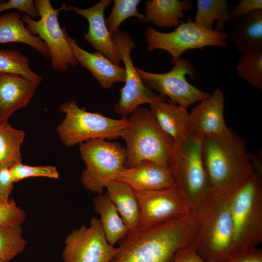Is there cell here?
Instances as JSON below:
<instances>
[{
  "instance_id": "3957f363",
  "label": "cell",
  "mask_w": 262,
  "mask_h": 262,
  "mask_svg": "<svg viewBox=\"0 0 262 262\" xmlns=\"http://www.w3.org/2000/svg\"><path fill=\"white\" fill-rule=\"evenodd\" d=\"M233 193L210 189L195 211L197 231L195 246L207 262H219L235 251L230 203Z\"/></svg>"
},
{
  "instance_id": "9c48e42d",
  "label": "cell",
  "mask_w": 262,
  "mask_h": 262,
  "mask_svg": "<svg viewBox=\"0 0 262 262\" xmlns=\"http://www.w3.org/2000/svg\"><path fill=\"white\" fill-rule=\"evenodd\" d=\"M228 34L226 32L209 30L196 23L188 16L172 32L162 33L151 26H147L145 38L148 52L160 49L167 51L172 56V64L181 58L189 49H202L205 47L225 48L228 45Z\"/></svg>"
},
{
  "instance_id": "ac0fdd59",
  "label": "cell",
  "mask_w": 262,
  "mask_h": 262,
  "mask_svg": "<svg viewBox=\"0 0 262 262\" xmlns=\"http://www.w3.org/2000/svg\"><path fill=\"white\" fill-rule=\"evenodd\" d=\"M64 32L78 63L89 71L103 88L109 89L116 82L125 81L124 67L114 64L99 52L86 51L69 36L65 27Z\"/></svg>"
},
{
  "instance_id": "5b68a950",
  "label": "cell",
  "mask_w": 262,
  "mask_h": 262,
  "mask_svg": "<svg viewBox=\"0 0 262 262\" xmlns=\"http://www.w3.org/2000/svg\"><path fill=\"white\" fill-rule=\"evenodd\" d=\"M203 140L189 134L175 143L169 168L176 188L193 211L199 207L211 189L202 158Z\"/></svg>"
},
{
  "instance_id": "7a4b0ae2",
  "label": "cell",
  "mask_w": 262,
  "mask_h": 262,
  "mask_svg": "<svg viewBox=\"0 0 262 262\" xmlns=\"http://www.w3.org/2000/svg\"><path fill=\"white\" fill-rule=\"evenodd\" d=\"M202 158L210 189L233 193L251 178L256 170L244 144L228 128L204 138Z\"/></svg>"
},
{
  "instance_id": "8992f818",
  "label": "cell",
  "mask_w": 262,
  "mask_h": 262,
  "mask_svg": "<svg viewBox=\"0 0 262 262\" xmlns=\"http://www.w3.org/2000/svg\"><path fill=\"white\" fill-rule=\"evenodd\" d=\"M232 195L230 210L235 251L257 247L262 242V170Z\"/></svg>"
},
{
  "instance_id": "6da1fadb",
  "label": "cell",
  "mask_w": 262,
  "mask_h": 262,
  "mask_svg": "<svg viewBox=\"0 0 262 262\" xmlns=\"http://www.w3.org/2000/svg\"><path fill=\"white\" fill-rule=\"evenodd\" d=\"M196 231V212L192 210L160 225L140 227L119 241L118 251L110 262H172L194 244Z\"/></svg>"
},
{
  "instance_id": "836d02e7",
  "label": "cell",
  "mask_w": 262,
  "mask_h": 262,
  "mask_svg": "<svg viewBox=\"0 0 262 262\" xmlns=\"http://www.w3.org/2000/svg\"><path fill=\"white\" fill-rule=\"evenodd\" d=\"M11 9H17L20 13L24 12L32 18L39 16L33 0H9L6 2L2 0L0 3V14Z\"/></svg>"
},
{
  "instance_id": "1f68e13d",
  "label": "cell",
  "mask_w": 262,
  "mask_h": 262,
  "mask_svg": "<svg viewBox=\"0 0 262 262\" xmlns=\"http://www.w3.org/2000/svg\"><path fill=\"white\" fill-rule=\"evenodd\" d=\"M14 182L30 177H44L57 179L59 173L54 166H31L22 163L16 164L10 167Z\"/></svg>"
},
{
  "instance_id": "9a60e30c",
  "label": "cell",
  "mask_w": 262,
  "mask_h": 262,
  "mask_svg": "<svg viewBox=\"0 0 262 262\" xmlns=\"http://www.w3.org/2000/svg\"><path fill=\"white\" fill-rule=\"evenodd\" d=\"M111 0H101L91 7L81 9L71 6L66 10H72L85 17L89 23L88 30L83 35L85 40L114 64L119 65L122 61L120 50L105 23L104 11L110 5Z\"/></svg>"
},
{
  "instance_id": "2e32d148",
  "label": "cell",
  "mask_w": 262,
  "mask_h": 262,
  "mask_svg": "<svg viewBox=\"0 0 262 262\" xmlns=\"http://www.w3.org/2000/svg\"><path fill=\"white\" fill-rule=\"evenodd\" d=\"M225 100L223 92L217 88L208 98L193 108L189 113V134L204 139L226 130Z\"/></svg>"
},
{
  "instance_id": "f546056e",
  "label": "cell",
  "mask_w": 262,
  "mask_h": 262,
  "mask_svg": "<svg viewBox=\"0 0 262 262\" xmlns=\"http://www.w3.org/2000/svg\"><path fill=\"white\" fill-rule=\"evenodd\" d=\"M26 245L21 226L0 225V260L9 262L23 251Z\"/></svg>"
},
{
  "instance_id": "7c38bea8",
  "label": "cell",
  "mask_w": 262,
  "mask_h": 262,
  "mask_svg": "<svg viewBox=\"0 0 262 262\" xmlns=\"http://www.w3.org/2000/svg\"><path fill=\"white\" fill-rule=\"evenodd\" d=\"M124 63L126 72L125 84L120 89V98L114 105V112L121 118H128L141 105L166 101L167 98L153 92L143 82L133 66L131 52L135 47L131 36L125 31H118L112 35Z\"/></svg>"
},
{
  "instance_id": "8fae6325",
  "label": "cell",
  "mask_w": 262,
  "mask_h": 262,
  "mask_svg": "<svg viewBox=\"0 0 262 262\" xmlns=\"http://www.w3.org/2000/svg\"><path fill=\"white\" fill-rule=\"evenodd\" d=\"M135 69L148 88L168 97L171 103L186 109L211 94L199 90L187 81L186 76L195 79L196 72L194 66L186 59L180 58L171 70L163 73L149 72L137 67Z\"/></svg>"
},
{
  "instance_id": "8d00e7d4",
  "label": "cell",
  "mask_w": 262,
  "mask_h": 262,
  "mask_svg": "<svg viewBox=\"0 0 262 262\" xmlns=\"http://www.w3.org/2000/svg\"><path fill=\"white\" fill-rule=\"evenodd\" d=\"M14 183L10 167L0 166V200H9Z\"/></svg>"
},
{
  "instance_id": "ba28073f",
  "label": "cell",
  "mask_w": 262,
  "mask_h": 262,
  "mask_svg": "<svg viewBox=\"0 0 262 262\" xmlns=\"http://www.w3.org/2000/svg\"><path fill=\"white\" fill-rule=\"evenodd\" d=\"M81 156L86 167L81 175V181L87 190L98 194L104 189L125 167L126 147L118 142L103 138L86 141L80 145Z\"/></svg>"
},
{
  "instance_id": "603a6c76",
  "label": "cell",
  "mask_w": 262,
  "mask_h": 262,
  "mask_svg": "<svg viewBox=\"0 0 262 262\" xmlns=\"http://www.w3.org/2000/svg\"><path fill=\"white\" fill-rule=\"evenodd\" d=\"M105 189L129 231L139 228L140 213L135 191L127 183L117 180L110 182Z\"/></svg>"
},
{
  "instance_id": "d4e9b609",
  "label": "cell",
  "mask_w": 262,
  "mask_h": 262,
  "mask_svg": "<svg viewBox=\"0 0 262 262\" xmlns=\"http://www.w3.org/2000/svg\"><path fill=\"white\" fill-rule=\"evenodd\" d=\"M93 204L95 211L100 217L107 240L114 246L129 233V230L106 193L98 194L93 199Z\"/></svg>"
},
{
  "instance_id": "cb8c5ba5",
  "label": "cell",
  "mask_w": 262,
  "mask_h": 262,
  "mask_svg": "<svg viewBox=\"0 0 262 262\" xmlns=\"http://www.w3.org/2000/svg\"><path fill=\"white\" fill-rule=\"evenodd\" d=\"M20 12H13L0 16V44L18 42L31 46L47 59H50L46 44L32 34L21 19Z\"/></svg>"
},
{
  "instance_id": "ffe728a7",
  "label": "cell",
  "mask_w": 262,
  "mask_h": 262,
  "mask_svg": "<svg viewBox=\"0 0 262 262\" xmlns=\"http://www.w3.org/2000/svg\"><path fill=\"white\" fill-rule=\"evenodd\" d=\"M230 38L242 54L262 50V10L248 13L234 21Z\"/></svg>"
},
{
  "instance_id": "484cf974",
  "label": "cell",
  "mask_w": 262,
  "mask_h": 262,
  "mask_svg": "<svg viewBox=\"0 0 262 262\" xmlns=\"http://www.w3.org/2000/svg\"><path fill=\"white\" fill-rule=\"evenodd\" d=\"M230 20L228 2L226 0H197L194 21L209 30L225 32V24Z\"/></svg>"
},
{
  "instance_id": "4dcf8cb0",
  "label": "cell",
  "mask_w": 262,
  "mask_h": 262,
  "mask_svg": "<svg viewBox=\"0 0 262 262\" xmlns=\"http://www.w3.org/2000/svg\"><path fill=\"white\" fill-rule=\"evenodd\" d=\"M111 13L105 18L106 27L110 33L113 35L118 32V27L126 19L136 17L140 22H144V16L138 12L137 7L140 0H115Z\"/></svg>"
},
{
  "instance_id": "74e56055",
  "label": "cell",
  "mask_w": 262,
  "mask_h": 262,
  "mask_svg": "<svg viewBox=\"0 0 262 262\" xmlns=\"http://www.w3.org/2000/svg\"><path fill=\"white\" fill-rule=\"evenodd\" d=\"M172 262H207L200 257L195 244L180 252Z\"/></svg>"
},
{
  "instance_id": "e0dca14e",
  "label": "cell",
  "mask_w": 262,
  "mask_h": 262,
  "mask_svg": "<svg viewBox=\"0 0 262 262\" xmlns=\"http://www.w3.org/2000/svg\"><path fill=\"white\" fill-rule=\"evenodd\" d=\"M41 80L31 81L16 74H0V123L7 122L14 113L29 104Z\"/></svg>"
},
{
  "instance_id": "ab89813d",
  "label": "cell",
  "mask_w": 262,
  "mask_h": 262,
  "mask_svg": "<svg viewBox=\"0 0 262 262\" xmlns=\"http://www.w3.org/2000/svg\"><path fill=\"white\" fill-rule=\"evenodd\" d=\"M2 1V0H0V3Z\"/></svg>"
},
{
  "instance_id": "83f0119b",
  "label": "cell",
  "mask_w": 262,
  "mask_h": 262,
  "mask_svg": "<svg viewBox=\"0 0 262 262\" xmlns=\"http://www.w3.org/2000/svg\"><path fill=\"white\" fill-rule=\"evenodd\" d=\"M0 74L18 75L31 81L41 78L30 68L29 60L26 56L18 50L10 49L0 50Z\"/></svg>"
},
{
  "instance_id": "e575fe53",
  "label": "cell",
  "mask_w": 262,
  "mask_h": 262,
  "mask_svg": "<svg viewBox=\"0 0 262 262\" xmlns=\"http://www.w3.org/2000/svg\"><path fill=\"white\" fill-rule=\"evenodd\" d=\"M219 262H262V250L255 247L237 250Z\"/></svg>"
},
{
  "instance_id": "277c9868",
  "label": "cell",
  "mask_w": 262,
  "mask_h": 262,
  "mask_svg": "<svg viewBox=\"0 0 262 262\" xmlns=\"http://www.w3.org/2000/svg\"><path fill=\"white\" fill-rule=\"evenodd\" d=\"M128 119L129 125L120 135L126 144L125 167L149 161L169 168L175 143L159 126L150 110L139 107Z\"/></svg>"
},
{
  "instance_id": "4fadbf2b",
  "label": "cell",
  "mask_w": 262,
  "mask_h": 262,
  "mask_svg": "<svg viewBox=\"0 0 262 262\" xmlns=\"http://www.w3.org/2000/svg\"><path fill=\"white\" fill-rule=\"evenodd\" d=\"M64 262H110L118 248L106 239L99 219L93 217L88 227L83 225L66 237Z\"/></svg>"
},
{
  "instance_id": "d6a6232c",
  "label": "cell",
  "mask_w": 262,
  "mask_h": 262,
  "mask_svg": "<svg viewBox=\"0 0 262 262\" xmlns=\"http://www.w3.org/2000/svg\"><path fill=\"white\" fill-rule=\"evenodd\" d=\"M26 218L24 211L18 206L13 198L0 200V225L6 227L21 226Z\"/></svg>"
},
{
  "instance_id": "f1b7e54d",
  "label": "cell",
  "mask_w": 262,
  "mask_h": 262,
  "mask_svg": "<svg viewBox=\"0 0 262 262\" xmlns=\"http://www.w3.org/2000/svg\"><path fill=\"white\" fill-rule=\"evenodd\" d=\"M238 76L251 86L262 90V50L242 54L236 65Z\"/></svg>"
},
{
  "instance_id": "d590c367",
  "label": "cell",
  "mask_w": 262,
  "mask_h": 262,
  "mask_svg": "<svg viewBox=\"0 0 262 262\" xmlns=\"http://www.w3.org/2000/svg\"><path fill=\"white\" fill-rule=\"evenodd\" d=\"M258 10H262V0H241L229 10L230 20L234 21Z\"/></svg>"
},
{
  "instance_id": "f35d334b",
  "label": "cell",
  "mask_w": 262,
  "mask_h": 262,
  "mask_svg": "<svg viewBox=\"0 0 262 262\" xmlns=\"http://www.w3.org/2000/svg\"><path fill=\"white\" fill-rule=\"evenodd\" d=\"M0 262H4V261H3L0 260Z\"/></svg>"
},
{
  "instance_id": "44dd1931",
  "label": "cell",
  "mask_w": 262,
  "mask_h": 262,
  "mask_svg": "<svg viewBox=\"0 0 262 262\" xmlns=\"http://www.w3.org/2000/svg\"><path fill=\"white\" fill-rule=\"evenodd\" d=\"M149 107L159 126L175 143L189 134L187 109L166 101L150 104Z\"/></svg>"
},
{
  "instance_id": "7402d4cb",
  "label": "cell",
  "mask_w": 262,
  "mask_h": 262,
  "mask_svg": "<svg viewBox=\"0 0 262 262\" xmlns=\"http://www.w3.org/2000/svg\"><path fill=\"white\" fill-rule=\"evenodd\" d=\"M193 8L190 0H147L144 22L159 27H177L184 16V12Z\"/></svg>"
},
{
  "instance_id": "d6986e66",
  "label": "cell",
  "mask_w": 262,
  "mask_h": 262,
  "mask_svg": "<svg viewBox=\"0 0 262 262\" xmlns=\"http://www.w3.org/2000/svg\"><path fill=\"white\" fill-rule=\"evenodd\" d=\"M115 180L128 184L134 191H148L175 187L169 168L149 161L124 167Z\"/></svg>"
},
{
  "instance_id": "5bb4252c",
  "label": "cell",
  "mask_w": 262,
  "mask_h": 262,
  "mask_svg": "<svg viewBox=\"0 0 262 262\" xmlns=\"http://www.w3.org/2000/svg\"><path fill=\"white\" fill-rule=\"evenodd\" d=\"M135 193L140 209V228L163 224L191 210L176 187Z\"/></svg>"
},
{
  "instance_id": "52a82bcc",
  "label": "cell",
  "mask_w": 262,
  "mask_h": 262,
  "mask_svg": "<svg viewBox=\"0 0 262 262\" xmlns=\"http://www.w3.org/2000/svg\"><path fill=\"white\" fill-rule=\"evenodd\" d=\"M59 108L66 116L56 130L62 142L67 147L97 138L118 139L129 125L128 118L116 119L88 112L80 108L74 99L62 103Z\"/></svg>"
},
{
  "instance_id": "4316f807",
  "label": "cell",
  "mask_w": 262,
  "mask_h": 262,
  "mask_svg": "<svg viewBox=\"0 0 262 262\" xmlns=\"http://www.w3.org/2000/svg\"><path fill=\"white\" fill-rule=\"evenodd\" d=\"M25 136L23 131L14 128L8 121L0 123V166L22 163L20 147Z\"/></svg>"
},
{
  "instance_id": "30bf717a",
  "label": "cell",
  "mask_w": 262,
  "mask_h": 262,
  "mask_svg": "<svg viewBox=\"0 0 262 262\" xmlns=\"http://www.w3.org/2000/svg\"><path fill=\"white\" fill-rule=\"evenodd\" d=\"M34 3L40 19L34 20L27 15H23L21 19L29 32L34 36L37 35L46 44L52 68L65 72L78 63L66 37L64 28L60 27L58 19L59 12L66 10L67 5L55 9L49 0H35Z\"/></svg>"
}]
</instances>
